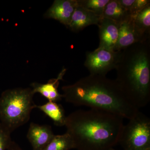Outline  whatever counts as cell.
I'll list each match as a JSON object with an SVG mask.
<instances>
[{
  "label": "cell",
  "instance_id": "cell-5",
  "mask_svg": "<svg viewBox=\"0 0 150 150\" xmlns=\"http://www.w3.org/2000/svg\"><path fill=\"white\" fill-rule=\"evenodd\" d=\"M124 125L118 143L123 150L150 149V120L139 111Z\"/></svg>",
  "mask_w": 150,
  "mask_h": 150
},
{
  "label": "cell",
  "instance_id": "cell-2",
  "mask_svg": "<svg viewBox=\"0 0 150 150\" xmlns=\"http://www.w3.org/2000/svg\"><path fill=\"white\" fill-rule=\"evenodd\" d=\"M123 118L103 110H79L67 116L65 126L77 150H111L119 142Z\"/></svg>",
  "mask_w": 150,
  "mask_h": 150
},
{
  "label": "cell",
  "instance_id": "cell-11",
  "mask_svg": "<svg viewBox=\"0 0 150 150\" xmlns=\"http://www.w3.org/2000/svg\"><path fill=\"white\" fill-rule=\"evenodd\" d=\"M101 18L102 17L78 5L68 28L74 32H79L89 25H98Z\"/></svg>",
  "mask_w": 150,
  "mask_h": 150
},
{
  "label": "cell",
  "instance_id": "cell-13",
  "mask_svg": "<svg viewBox=\"0 0 150 150\" xmlns=\"http://www.w3.org/2000/svg\"><path fill=\"white\" fill-rule=\"evenodd\" d=\"M131 16L118 0H110L105 7L102 17L109 19L119 24L128 20Z\"/></svg>",
  "mask_w": 150,
  "mask_h": 150
},
{
  "label": "cell",
  "instance_id": "cell-8",
  "mask_svg": "<svg viewBox=\"0 0 150 150\" xmlns=\"http://www.w3.org/2000/svg\"><path fill=\"white\" fill-rule=\"evenodd\" d=\"M99 28V48L115 51L119 33V24L109 19L102 17Z\"/></svg>",
  "mask_w": 150,
  "mask_h": 150
},
{
  "label": "cell",
  "instance_id": "cell-4",
  "mask_svg": "<svg viewBox=\"0 0 150 150\" xmlns=\"http://www.w3.org/2000/svg\"><path fill=\"white\" fill-rule=\"evenodd\" d=\"M31 88L9 89L0 96V121L12 132L29 121L33 109L36 105L33 102Z\"/></svg>",
  "mask_w": 150,
  "mask_h": 150
},
{
  "label": "cell",
  "instance_id": "cell-21",
  "mask_svg": "<svg viewBox=\"0 0 150 150\" xmlns=\"http://www.w3.org/2000/svg\"><path fill=\"white\" fill-rule=\"evenodd\" d=\"M111 150H116L114 149H111ZM147 150H150V149Z\"/></svg>",
  "mask_w": 150,
  "mask_h": 150
},
{
  "label": "cell",
  "instance_id": "cell-7",
  "mask_svg": "<svg viewBox=\"0 0 150 150\" xmlns=\"http://www.w3.org/2000/svg\"><path fill=\"white\" fill-rule=\"evenodd\" d=\"M78 6V0H55L44 14V17L58 21L68 28Z\"/></svg>",
  "mask_w": 150,
  "mask_h": 150
},
{
  "label": "cell",
  "instance_id": "cell-9",
  "mask_svg": "<svg viewBox=\"0 0 150 150\" xmlns=\"http://www.w3.org/2000/svg\"><path fill=\"white\" fill-rule=\"evenodd\" d=\"M54 135L50 125L31 123L30 124L27 137L33 150H42L50 143Z\"/></svg>",
  "mask_w": 150,
  "mask_h": 150
},
{
  "label": "cell",
  "instance_id": "cell-19",
  "mask_svg": "<svg viewBox=\"0 0 150 150\" xmlns=\"http://www.w3.org/2000/svg\"><path fill=\"white\" fill-rule=\"evenodd\" d=\"M11 133L5 126L0 123V150H6L11 142Z\"/></svg>",
  "mask_w": 150,
  "mask_h": 150
},
{
  "label": "cell",
  "instance_id": "cell-18",
  "mask_svg": "<svg viewBox=\"0 0 150 150\" xmlns=\"http://www.w3.org/2000/svg\"><path fill=\"white\" fill-rule=\"evenodd\" d=\"M123 8L134 15L150 4L149 0H118Z\"/></svg>",
  "mask_w": 150,
  "mask_h": 150
},
{
  "label": "cell",
  "instance_id": "cell-3",
  "mask_svg": "<svg viewBox=\"0 0 150 150\" xmlns=\"http://www.w3.org/2000/svg\"><path fill=\"white\" fill-rule=\"evenodd\" d=\"M115 81L128 100L139 109L150 100V39L121 51Z\"/></svg>",
  "mask_w": 150,
  "mask_h": 150
},
{
  "label": "cell",
  "instance_id": "cell-10",
  "mask_svg": "<svg viewBox=\"0 0 150 150\" xmlns=\"http://www.w3.org/2000/svg\"><path fill=\"white\" fill-rule=\"evenodd\" d=\"M145 41L136 30L131 16L128 20L119 24L118 38L115 51H121L135 43Z\"/></svg>",
  "mask_w": 150,
  "mask_h": 150
},
{
  "label": "cell",
  "instance_id": "cell-12",
  "mask_svg": "<svg viewBox=\"0 0 150 150\" xmlns=\"http://www.w3.org/2000/svg\"><path fill=\"white\" fill-rule=\"evenodd\" d=\"M65 70H63L59 75L58 77L49 80L47 83L43 84L34 82L31 84L33 92L34 94L40 93L49 102L57 103L62 100V94L58 91L59 81L62 79L64 74Z\"/></svg>",
  "mask_w": 150,
  "mask_h": 150
},
{
  "label": "cell",
  "instance_id": "cell-6",
  "mask_svg": "<svg viewBox=\"0 0 150 150\" xmlns=\"http://www.w3.org/2000/svg\"><path fill=\"white\" fill-rule=\"evenodd\" d=\"M121 51L98 47L93 51L86 52L84 66L90 74L106 76L108 73L116 68Z\"/></svg>",
  "mask_w": 150,
  "mask_h": 150
},
{
  "label": "cell",
  "instance_id": "cell-17",
  "mask_svg": "<svg viewBox=\"0 0 150 150\" xmlns=\"http://www.w3.org/2000/svg\"><path fill=\"white\" fill-rule=\"evenodd\" d=\"M110 0H78V5L102 17L105 7Z\"/></svg>",
  "mask_w": 150,
  "mask_h": 150
},
{
  "label": "cell",
  "instance_id": "cell-14",
  "mask_svg": "<svg viewBox=\"0 0 150 150\" xmlns=\"http://www.w3.org/2000/svg\"><path fill=\"white\" fill-rule=\"evenodd\" d=\"M133 23L139 35L146 40L150 38V4L142 10L132 15Z\"/></svg>",
  "mask_w": 150,
  "mask_h": 150
},
{
  "label": "cell",
  "instance_id": "cell-16",
  "mask_svg": "<svg viewBox=\"0 0 150 150\" xmlns=\"http://www.w3.org/2000/svg\"><path fill=\"white\" fill-rule=\"evenodd\" d=\"M74 149L71 137L66 132L63 135H54L50 143L42 150H70Z\"/></svg>",
  "mask_w": 150,
  "mask_h": 150
},
{
  "label": "cell",
  "instance_id": "cell-20",
  "mask_svg": "<svg viewBox=\"0 0 150 150\" xmlns=\"http://www.w3.org/2000/svg\"><path fill=\"white\" fill-rule=\"evenodd\" d=\"M6 150H23L16 142L12 141Z\"/></svg>",
  "mask_w": 150,
  "mask_h": 150
},
{
  "label": "cell",
  "instance_id": "cell-1",
  "mask_svg": "<svg viewBox=\"0 0 150 150\" xmlns=\"http://www.w3.org/2000/svg\"><path fill=\"white\" fill-rule=\"evenodd\" d=\"M62 89L63 98L76 106L107 111L128 120L139 111L125 96L115 80L106 76L90 74Z\"/></svg>",
  "mask_w": 150,
  "mask_h": 150
},
{
  "label": "cell",
  "instance_id": "cell-15",
  "mask_svg": "<svg viewBox=\"0 0 150 150\" xmlns=\"http://www.w3.org/2000/svg\"><path fill=\"white\" fill-rule=\"evenodd\" d=\"M35 108H38L52 119L56 126H65L67 116L62 105L48 101L42 105H35Z\"/></svg>",
  "mask_w": 150,
  "mask_h": 150
}]
</instances>
